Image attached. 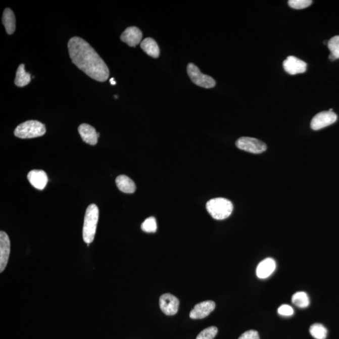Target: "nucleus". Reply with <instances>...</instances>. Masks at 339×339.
<instances>
[{"label": "nucleus", "instance_id": "obj_24", "mask_svg": "<svg viewBox=\"0 0 339 339\" xmlns=\"http://www.w3.org/2000/svg\"><path fill=\"white\" fill-rule=\"evenodd\" d=\"M218 329L214 326L209 327L203 330L199 333L196 339H214L216 337Z\"/></svg>", "mask_w": 339, "mask_h": 339}, {"label": "nucleus", "instance_id": "obj_23", "mask_svg": "<svg viewBox=\"0 0 339 339\" xmlns=\"http://www.w3.org/2000/svg\"><path fill=\"white\" fill-rule=\"evenodd\" d=\"M327 46L330 54L334 56L336 59H339V35L331 38L328 41Z\"/></svg>", "mask_w": 339, "mask_h": 339}, {"label": "nucleus", "instance_id": "obj_6", "mask_svg": "<svg viewBox=\"0 0 339 339\" xmlns=\"http://www.w3.org/2000/svg\"><path fill=\"white\" fill-rule=\"evenodd\" d=\"M235 146L240 150L255 154H261L267 149V146L264 142L251 137L239 138L235 142Z\"/></svg>", "mask_w": 339, "mask_h": 339}, {"label": "nucleus", "instance_id": "obj_28", "mask_svg": "<svg viewBox=\"0 0 339 339\" xmlns=\"http://www.w3.org/2000/svg\"><path fill=\"white\" fill-rule=\"evenodd\" d=\"M329 59L331 61H333L336 60V59L334 58V56H332V54H330Z\"/></svg>", "mask_w": 339, "mask_h": 339}, {"label": "nucleus", "instance_id": "obj_8", "mask_svg": "<svg viewBox=\"0 0 339 339\" xmlns=\"http://www.w3.org/2000/svg\"><path fill=\"white\" fill-rule=\"evenodd\" d=\"M160 307L165 315H174L178 312L179 308V300L173 295L166 294L160 298Z\"/></svg>", "mask_w": 339, "mask_h": 339}, {"label": "nucleus", "instance_id": "obj_1", "mask_svg": "<svg viewBox=\"0 0 339 339\" xmlns=\"http://www.w3.org/2000/svg\"><path fill=\"white\" fill-rule=\"evenodd\" d=\"M68 49L72 63L85 74L97 81H107L110 76L107 65L89 43L81 38L72 37Z\"/></svg>", "mask_w": 339, "mask_h": 339}, {"label": "nucleus", "instance_id": "obj_17", "mask_svg": "<svg viewBox=\"0 0 339 339\" xmlns=\"http://www.w3.org/2000/svg\"><path fill=\"white\" fill-rule=\"evenodd\" d=\"M2 21L8 34H13L15 32V29H16V20H15L14 13L11 9L7 8L5 10L4 15H3Z\"/></svg>", "mask_w": 339, "mask_h": 339}, {"label": "nucleus", "instance_id": "obj_9", "mask_svg": "<svg viewBox=\"0 0 339 339\" xmlns=\"http://www.w3.org/2000/svg\"><path fill=\"white\" fill-rule=\"evenodd\" d=\"M283 66L287 73L296 75L306 72L307 64L296 57L289 56L283 62Z\"/></svg>", "mask_w": 339, "mask_h": 339}, {"label": "nucleus", "instance_id": "obj_15", "mask_svg": "<svg viewBox=\"0 0 339 339\" xmlns=\"http://www.w3.org/2000/svg\"><path fill=\"white\" fill-rule=\"evenodd\" d=\"M79 133L81 135L82 140L90 146H95L98 143V133L94 127L83 123L79 126L78 128Z\"/></svg>", "mask_w": 339, "mask_h": 339}, {"label": "nucleus", "instance_id": "obj_5", "mask_svg": "<svg viewBox=\"0 0 339 339\" xmlns=\"http://www.w3.org/2000/svg\"><path fill=\"white\" fill-rule=\"evenodd\" d=\"M187 73L191 81L199 86L210 89L216 85V81L212 77L202 73L195 64L189 63L187 66Z\"/></svg>", "mask_w": 339, "mask_h": 339}, {"label": "nucleus", "instance_id": "obj_19", "mask_svg": "<svg viewBox=\"0 0 339 339\" xmlns=\"http://www.w3.org/2000/svg\"><path fill=\"white\" fill-rule=\"evenodd\" d=\"M31 76L28 72L25 71V65H20L18 67L15 84L18 87H24L30 83Z\"/></svg>", "mask_w": 339, "mask_h": 339}, {"label": "nucleus", "instance_id": "obj_27", "mask_svg": "<svg viewBox=\"0 0 339 339\" xmlns=\"http://www.w3.org/2000/svg\"><path fill=\"white\" fill-rule=\"evenodd\" d=\"M238 339H260L257 331L251 330L243 333Z\"/></svg>", "mask_w": 339, "mask_h": 339}, {"label": "nucleus", "instance_id": "obj_14", "mask_svg": "<svg viewBox=\"0 0 339 339\" xmlns=\"http://www.w3.org/2000/svg\"><path fill=\"white\" fill-rule=\"evenodd\" d=\"M276 267V262L273 258H266L259 263L256 268V275L260 279L267 278L272 275Z\"/></svg>", "mask_w": 339, "mask_h": 339}, {"label": "nucleus", "instance_id": "obj_12", "mask_svg": "<svg viewBox=\"0 0 339 339\" xmlns=\"http://www.w3.org/2000/svg\"><path fill=\"white\" fill-rule=\"evenodd\" d=\"M27 178L30 184L38 190H43L48 182L46 173L42 170H33L28 173Z\"/></svg>", "mask_w": 339, "mask_h": 339}, {"label": "nucleus", "instance_id": "obj_2", "mask_svg": "<svg viewBox=\"0 0 339 339\" xmlns=\"http://www.w3.org/2000/svg\"><path fill=\"white\" fill-rule=\"evenodd\" d=\"M99 220V209L94 204H90L85 211L82 236L87 245L94 240Z\"/></svg>", "mask_w": 339, "mask_h": 339}, {"label": "nucleus", "instance_id": "obj_4", "mask_svg": "<svg viewBox=\"0 0 339 339\" xmlns=\"http://www.w3.org/2000/svg\"><path fill=\"white\" fill-rule=\"evenodd\" d=\"M45 125L39 121L30 120L20 124L15 129V136L19 138L29 139L37 138L45 134Z\"/></svg>", "mask_w": 339, "mask_h": 339}, {"label": "nucleus", "instance_id": "obj_11", "mask_svg": "<svg viewBox=\"0 0 339 339\" xmlns=\"http://www.w3.org/2000/svg\"><path fill=\"white\" fill-rule=\"evenodd\" d=\"M10 253V240L4 231L0 232V272L5 270L9 261Z\"/></svg>", "mask_w": 339, "mask_h": 339}, {"label": "nucleus", "instance_id": "obj_29", "mask_svg": "<svg viewBox=\"0 0 339 339\" xmlns=\"http://www.w3.org/2000/svg\"><path fill=\"white\" fill-rule=\"evenodd\" d=\"M110 82L111 85H115L116 83V81H115V79L114 78H112L110 80Z\"/></svg>", "mask_w": 339, "mask_h": 339}, {"label": "nucleus", "instance_id": "obj_20", "mask_svg": "<svg viewBox=\"0 0 339 339\" xmlns=\"http://www.w3.org/2000/svg\"><path fill=\"white\" fill-rule=\"evenodd\" d=\"M292 301L295 305L302 309L309 307L310 305L309 297L304 292H299L295 294L292 298Z\"/></svg>", "mask_w": 339, "mask_h": 339}, {"label": "nucleus", "instance_id": "obj_16", "mask_svg": "<svg viewBox=\"0 0 339 339\" xmlns=\"http://www.w3.org/2000/svg\"><path fill=\"white\" fill-rule=\"evenodd\" d=\"M116 184L119 190L126 193H133L136 190V185L133 180L126 175H121L116 178Z\"/></svg>", "mask_w": 339, "mask_h": 339}, {"label": "nucleus", "instance_id": "obj_13", "mask_svg": "<svg viewBox=\"0 0 339 339\" xmlns=\"http://www.w3.org/2000/svg\"><path fill=\"white\" fill-rule=\"evenodd\" d=\"M143 37L141 31L136 27L126 28L121 35V40L127 43L129 46H135L141 42Z\"/></svg>", "mask_w": 339, "mask_h": 339}, {"label": "nucleus", "instance_id": "obj_22", "mask_svg": "<svg viewBox=\"0 0 339 339\" xmlns=\"http://www.w3.org/2000/svg\"><path fill=\"white\" fill-rule=\"evenodd\" d=\"M141 228L144 232L148 233L156 232L157 230L156 219L154 217H149L142 223Z\"/></svg>", "mask_w": 339, "mask_h": 339}, {"label": "nucleus", "instance_id": "obj_10", "mask_svg": "<svg viewBox=\"0 0 339 339\" xmlns=\"http://www.w3.org/2000/svg\"><path fill=\"white\" fill-rule=\"evenodd\" d=\"M216 308V304L212 300L199 303L194 306L190 313V317L192 319H202L208 317Z\"/></svg>", "mask_w": 339, "mask_h": 339}, {"label": "nucleus", "instance_id": "obj_25", "mask_svg": "<svg viewBox=\"0 0 339 339\" xmlns=\"http://www.w3.org/2000/svg\"><path fill=\"white\" fill-rule=\"evenodd\" d=\"M312 4L310 0H289L288 1L289 6L292 9L301 10L309 7Z\"/></svg>", "mask_w": 339, "mask_h": 339}, {"label": "nucleus", "instance_id": "obj_3", "mask_svg": "<svg viewBox=\"0 0 339 339\" xmlns=\"http://www.w3.org/2000/svg\"><path fill=\"white\" fill-rule=\"evenodd\" d=\"M207 211L216 220H224L231 216L233 211V205L228 199L215 198L206 204Z\"/></svg>", "mask_w": 339, "mask_h": 339}, {"label": "nucleus", "instance_id": "obj_18", "mask_svg": "<svg viewBox=\"0 0 339 339\" xmlns=\"http://www.w3.org/2000/svg\"><path fill=\"white\" fill-rule=\"evenodd\" d=\"M141 48L144 53L153 58H158L160 56V49L156 41L152 38H146L141 43Z\"/></svg>", "mask_w": 339, "mask_h": 339}, {"label": "nucleus", "instance_id": "obj_21", "mask_svg": "<svg viewBox=\"0 0 339 339\" xmlns=\"http://www.w3.org/2000/svg\"><path fill=\"white\" fill-rule=\"evenodd\" d=\"M310 333L315 339H325L327 335V330L320 323H314L310 326Z\"/></svg>", "mask_w": 339, "mask_h": 339}, {"label": "nucleus", "instance_id": "obj_7", "mask_svg": "<svg viewBox=\"0 0 339 339\" xmlns=\"http://www.w3.org/2000/svg\"><path fill=\"white\" fill-rule=\"evenodd\" d=\"M337 120V116L333 111H322L313 118L310 126L314 130H319L332 125Z\"/></svg>", "mask_w": 339, "mask_h": 339}, {"label": "nucleus", "instance_id": "obj_26", "mask_svg": "<svg viewBox=\"0 0 339 339\" xmlns=\"http://www.w3.org/2000/svg\"><path fill=\"white\" fill-rule=\"evenodd\" d=\"M278 313L282 316L289 317L292 316L294 314L293 308L288 305H282L278 308Z\"/></svg>", "mask_w": 339, "mask_h": 339}]
</instances>
